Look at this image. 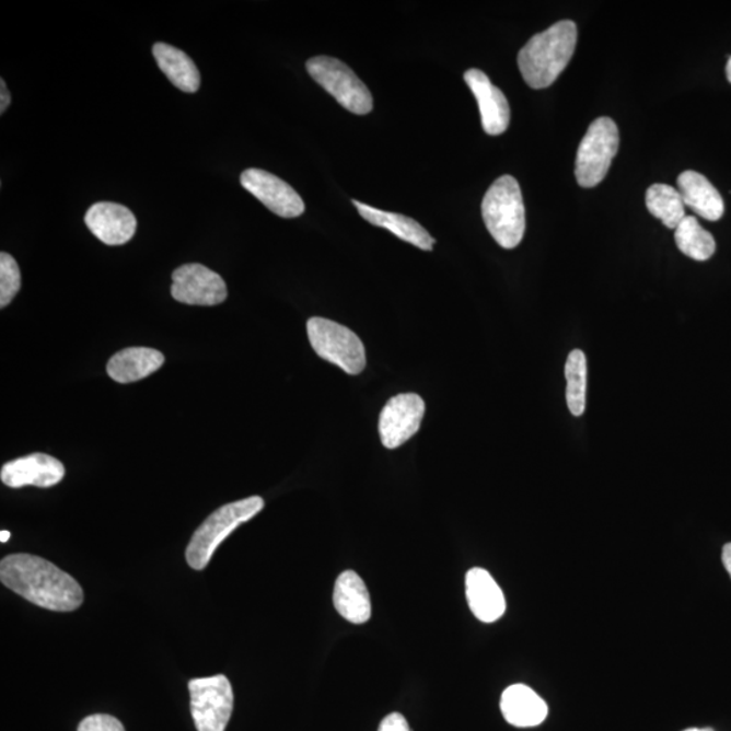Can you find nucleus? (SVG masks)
Masks as SVG:
<instances>
[{
  "mask_svg": "<svg viewBox=\"0 0 731 731\" xmlns=\"http://www.w3.org/2000/svg\"><path fill=\"white\" fill-rule=\"evenodd\" d=\"M0 580L38 607L71 613L83 603V590L71 575L32 554H11L0 562Z\"/></svg>",
  "mask_w": 731,
  "mask_h": 731,
  "instance_id": "f257e3e1",
  "label": "nucleus"
},
{
  "mask_svg": "<svg viewBox=\"0 0 731 731\" xmlns=\"http://www.w3.org/2000/svg\"><path fill=\"white\" fill-rule=\"evenodd\" d=\"M577 26L573 21H559L547 31L535 34L518 55V66L531 89L552 85L568 67L575 55Z\"/></svg>",
  "mask_w": 731,
  "mask_h": 731,
  "instance_id": "f03ea898",
  "label": "nucleus"
},
{
  "mask_svg": "<svg viewBox=\"0 0 731 731\" xmlns=\"http://www.w3.org/2000/svg\"><path fill=\"white\" fill-rule=\"evenodd\" d=\"M483 219L502 248H517L525 232V209L521 186L513 176H500L483 199Z\"/></svg>",
  "mask_w": 731,
  "mask_h": 731,
  "instance_id": "7ed1b4c3",
  "label": "nucleus"
},
{
  "mask_svg": "<svg viewBox=\"0 0 731 731\" xmlns=\"http://www.w3.org/2000/svg\"><path fill=\"white\" fill-rule=\"evenodd\" d=\"M265 507L259 496L222 506L197 529L187 546L186 559L188 567L204 570L208 567L217 547L235 531L239 525L251 521Z\"/></svg>",
  "mask_w": 731,
  "mask_h": 731,
  "instance_id": "20e7f679",
  "label": "nucleus"
},
{
  "mask_svg": "<svg viewBox=\"0 0 731 731\" xmlns=\"http://www.w3.org/2000/svg\"><path fill=\"white\" fill-rule=\"evenodd\" d=\"M314 352L324 361L338 366L347 374L358 375L366 369V350L361 339L345 325L323 317L306 324Z\"/></svg>",
  "mask_w": 731,
  "mask_h": 731,
  "instance_id": "39448f33",
  "label": "nucleus"
},
{
  "mask_svg": "<svg viewBox=\"0 0 731 731\" xmlns=\"http://www.w3.org/2000/svg\"><path fill=\"white\" fill-rule=\"evenodd\" d=\"M619 150V130L613 119L597 118L588 128L576 158V179L584 188L599 185Z\"/></svg>",
  "mask_w": 731,
  "mask_h": 731,
  "instance_id": "423d86ee",
  "label": "nucleus"
},
{
  "mask_svg": "<svg viewBox=\"0 0 731 731\" xmlns=\"http://www.w3.org/2000/svg\"><path fill=\"white\" fill-rule=\"evenodd\" d=\"M310 76L348 112L364 116L373 111L368 85L345 62L335 57L317 56L306 61Z\"/></svg>",
  "mask_w": 731,
  "mask_h": 731,
  "instance_id": "0eeeda50",
  "label": "nucleus"
},
{
  "mask_svg": "<svg viewBox=\"0 0 731 731\" xmlns=\"http://www.w3.org/2000/svg\"><path fill=\"white\" fill-rule=\"evenodd\" d=\"M188 691L197 730L225 731L235 701L230 680L224 675L193 678Z\"/></svg>",
  "mask_w": 731,
  "mask_h": 731,
  "instance_id": "6e6552de",
  "label": "nucleus"
},
{
  "mask_svg": "<svg viewBox=\"0 0 731 731\" xmlns=\"http://www.w3.org/2000/svg\"><path fill=\"white\" fill-rule=\"evenodd\" d=\"M425 413L426 404L419 394L405 393L392 397L380 415L382 444L393 450L408 442L419 432Z\"/></svg>",
  "mask_w": 731,
  "mask_h": 731,
  "instance_id": "1a4fd4ad",
  "label": "nucleus"
},
{
  "mask_svg": "<svg viewBox=\"0 0 731 731\" xmlns=\"http://www.w3.org/2000/svg\"><path fill=\"white\" fill-rule=\"evenodd\" d=\"M171 295L182 304L214 306L227 300L228 290L219 274L207 266L192 263L173 272Z\"/></svg>",
  "mask_w": 731,
  "mask_h": 731,
  "instance_id": "9d476101",
  "label": "nucleus"
},
{
  "mask_svg": "<svg viewBox=\"0 0 731 731\" xmlns=\"http://www.w3.org/2000/svg\"><path fill=\"white\" fill-rule=\"evenodd\" d=\"M240 183L256 199L283 219H294L305 211V204L289 183L265 170L248 169L240 176Z\"/></svg>",
  "mask_w": 731,
  "mask_h": 731,
  "instance_id": "9b49d317",
  "label": "nucleus"
},
{
  "mask_svg": "<svg viewBox=\"0 0 731 731\" xmlns=\"http://www.w3.org/2000/svg\"><path fill=\"white\" fill-rule=\"evenodd\" d=\"M66 476V467L59 460L48 454H31L8 462L0 472V479L9 488H24L28 485L50 488Z\"/></svg>",
  "mask_w": 731,
  "mask_h": 731,
  "instance_id": "f8f14e48",
  "label": "nucleus"
},
{
  "mask_svg": "<svg viewBox=\"0 0 731 731\" xmlns=\"http://www.w3.org/2000/svg\"><path fill=\"white\" fill-rule=\"evenodd\" d=\"M465 82L476 96L485 134L500 136L510 127L511 111L504 93L490 82L487 73L472 68L465 72Z\"/></svg>",
  "mask_w": 731,
  "mask_h": 731,
  "instance_id": "ddd939ff",
  "label": "nucleus"
},
{
  "mask_svg": "<svg viewBox=\"0 0 731 731\" xmlns=\"http://www.w3.org/2000/svg\"><path fill=\"white\" fill-rule=\"evenodd\" d=\"M85 225L106 245H123L130 242L137 230L134 213L124 205L98 202L88 210Z\"/></svg>",
  "mask_w": 731,
  "mask_h": 731,
  "instance_id": "4468645a",
  "label": "nucleus"
},
{
  "mask_svg": "<svg viewBox=\"0 0 731 731\" xmlns=\"http://www.w3.org/2000/svg\"><path fill=\"white\" fill-rule=\"evenodd\" d=\"M466 599L471 611L484 624H494L504 615V593L487 570L473 568L466 575Z\"/></svg>",
  "mask_w": 731,
  "mask_h": 731,
  "instance_id": "2eb2a0df",
  "label": "nucleus"
},
{
  "mask_svg": "<svg viewBox=\"0 0 731 731\" xmlns=\"http://www.w3.org/2000/svg\"><path fill=\"white\" fill-rule=\"evenodd\" d=\"M500 707L506 721L517 728L538 727L548 712L545 700L524 684L508 687L502 693Z\"/></svg>",
  "mask_w": 731,
  "mask_h": 731,
  "instance_id": "dca6fc26",
  "label": "nucleus"
},
{
  "mask_svg": "<svg viewBox=\"0 0 731 731\" xmlns=\"http://www.w3.org/2000/svg\"><path fill=\"white\" fill-rule=\"evenodd\" d=\"M164 363V356L148 347H129L114 353L107 363V374L118 384H130L147 379Z\"/></svg>",
  "mask_w": 731,
  "mask_h": 731,
  "instance_id": "f3484780",
  "label": "nucleus"
},
{
  "mask_svg": "<svg viewBox=\"0 0 731 731\" xmlns=\"http://www.w3.org/2000/svg\"><path fill=\"white\" fill-rule=\"evenodd\" d=\"M677 190L685 207L695 211L708 221H718L724 213L721 194L711 185L706 176L696 171H684L677 179Z\"/></svg>",
  "mask_w": 731,
  "mask_h": 731,
  "instance_id": "a211bd4d",
  "label": "nucleus"
},
{
  "mask_svg": "<svg viewBox=\"0 0 731 731\" xmlns=\"http://www.w3.org/2000/svg\"><path fill=\"white\" fill-rule=\"evenodd\" d=\"M352 204L356 205L359 214H361L366 221L370 222L371 225L385 228V230L392 232L394 236H397L398 239L404 240V242L413 244L415 247L422 251H432L433 244H436V239H433L426 228H422L418 221L404 214L375 209L359 201H352Z\"/></svg>",
  "mask_w": 731,
  "mask_h": 731,
  "instance_id": "6ab92c4d",
  "label": "nucleus"
},
{
  "mask_svg": "<svg viewBox=\"0 0 731 731\" xmlns=\"http://www.w3.org/2000/svg\"><path fill=\"white\" fill-rule=\"evenodd\" d=\"M334 604L336 611L353 625H363L371 616L368 587L353 570H346L335 582Z\"/></svg>",
  "mask_w": 731,
  "mask_h": 731,
  "instance_id": "aec40b11",
  "label": "nucleus"
},
{
  "mask_svg": "<svg viewBox=\"0 0 731 731\" xmlns=\"http://www.w3.org/2000/svg\"><path fill=\"white\" fill-rule=\"evenodd\" d=\"M153 56L160 70L170 82L183 93H196L201 85V73L194 61L183 50L173 45L158 43L153 45Z\"/></svg>",
  "mask_w": 731,
  "mask_h": 731,
  "instance_id": "412c9836",
  "label": "nucleus"
},
{
  "mask_svg": "<svg viewBox=\"0 0 731 731\" xmlns=\"http://www.w3.org/2000/svg\"><path fill=\"white\" fill-rule=\"evenodd\" d=\"M677 248L688 258L704 262L716 254L717 244L710 232H707L693 216H685L676 228Z\"/></svg>",
  "mask_w": 731,
  "mask_h": 731,
  "instance_id": "4be33fe9",
  "label": "nucleus"
},
{
  "mask_svg": "<svg viewBox=\"0 0 731 731\" xmlns=\"http://www.w3.org/2000/svg\"><path fill=\"white\" fill-rule=\"evenodd\" d=\"M647 208L670 230H676L685 219V205L678 190L661 183L648 188Z\"/></svg>",
  "mask_w": 731,
  "mask_h": 731,
  "instance_id": "5701e85b",
  "label": "nucleus"
},
{
  "mask_svg": "<svg viewBox=\"0 0 731 731\" xmlns=\"http://www.w3.org/2000/svg\"><path fill=\"white\" fill-rule=\"evenodd\" d=\"M587 357L580 350L569 353L565 364V376H567V403L570 414L579 418L585 413L587 404Z\"/></svg>",
  "mask_w": 731,
  "mask_h": 731,
  "instance_id": "b1692460",
  "label": "nucleus"
},
{
  "mask_svg": "<svg viewBox=\"0 0 731 731\" xmlns=\"http://www.w3.org/2000/svg\"><path fill=\"white\" fill-rule=\"evenodd\" d=\"M21 289L19 263L10 254H0V308H5L14 300Z\"/></svg>",
  "mask_w": 731,
  "mask_h": 731,
  "instance_id": "393cba45",
  "label": "nucleus"
},
{
  "mask_svg": "<svg viewBox=\"0 0 731 731\" xmlns=\"http://www.w3.org/2000/svg\"><path fill=\"white\" fill-rule=\"evenodd\" d=\"M78 731H125L124 724L117 718L107 713H95L80 722Z\"/></svg>",
  "mask_w": 731,
  "mask_h": 731,
  "instance_id": "a878e982",
  "label": "nucleus"
},
{
  "mask_svg": "<svg viewBox=\"0 0 731 731\" xmlns=\"http://www.w3.org/2000/svg\"><path fill=\"white\" fill-rule=\"evenodd\" d=\"M379 731H410V729L407 719L402 713L393 712L391 716L384 718Z\"/></svg>",
  "mask_w": 731,
  "mask_h": 731,
  "instance_id": "bb28decb",
  "label": "nucleus"
},
{
  "mask_svg": "<svg viewBox=\"0 0 731 731\" xmlns=\"http://www.w3.org/2000/svg\"><path fill=\"white\" fill-rule=\"evenodd\" d=\"M11 104V96L4 80H0V113H4Z\"/></svg>",
  "mask_w": 731,
  "mask_h": 731,
  "instance_id": "cd10ccee",
  "label": "nucleus"
},
{
  "mask_svg": "<svg viewBox=\"0 0 731 731\" xmlns=\"http://www.w3.org/2000/svg\"><path fill=\"white\" fill-rule=\"evenodd\" d=\"M722 561H723L724 568H727V570H728V572L731 577V544H728L727 546L723 547Z\"/></svg>",
  "mask_w": 731,
  "mask_h": 731,
  "instance_id": "c85d7f7f",
  "label": "nucleus"
},
{
  "mask_svg": "<svg viewBox=\"0 0 731 731\" xmlns=\"http://www.w3.org/2000/svg\"><path fill=\"white\" fill-rule=\"evenodd\" d=\"M9 539H10L9 531L3 530L2 533H0V541H2L4 544V542H8Z\"/></svg>",
  "mask_w": 731,
  "mask_h": 731,
  "instance_id": "c756f323",
  "label": "nucleus"
},
{
  "mask_svg": "<svg viewBox=\"0 0 731 731\" xmlns=\"http://www.w3.org/2000/svg\"><path fill=\"white\" fill-rule=\"evenodd\" d=\"M727 76H728L729 82L731 83V57H730V59L728 61V66H727Z\"/></svg>",
  "mask_w": 731,
  "mask_h": 731,
  "instance_id": "7c9ffc66",
  "label": "nucleus"
},
{
  "mask_svg": "<svg viewBox=\"0 0 731 731\" xmlns=\"http://www.w3.org/2000/svg\"><path fill=\"white\" fill-rule=\"evenodd\" d=\"M685 731H713L711 728H705V729H688Z\"/></svg>",
  "mask_w": 731,
  "mask_h": 731,
  "instance_id": "2f4dec72",
  "label": "nucleus"
}]
</instances>
